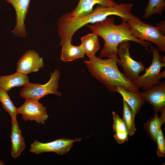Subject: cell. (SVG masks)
<instances>
[{
	"label": "cell",
	"instance_id": "26",
	"mask_svg": "<svg viewBox=\"0 0 165 165\" xmlns=\"http://www.w3.org/2000/svg\"><path fill=\"white\" fill-rule=\"evenodd\" d=\"M4 165V163L2 160H0V165Z\"/></svg>",
	"mask_w": 165,
	"mask_h": 165
},
{
	"label": "cell",
	"instance_id": "1",
	"mask_svg": "<svg viewBox=\"0 0 165 165\" xmlns=\"http://www.w3.org/2000/svg\"><path fill=\"white\" fill-rule=\"evenodd\" d=\"M114 20V17H108L101 21L86 25L91 31L101 37L104 41V46L99 53V57L118 58V46L125 41L138 43L151 52L149 47L152 44L148 41L140 40L133 36L127 20H122L119 25L115 24Z\"/></svg>",
	"mask_w": 165,
	"mask_h": 165
},
{
	"label": "cell",
	"instance_id": "11",
	"mask_svg": "<svg viewBox=\"0 0 165 165\" xmlns=\"http://www.w3.org/2000/svg\"><path fill=\"white\" fill-rule=\"evenodd\" d=\"M14 8L16 12V23L12 33L21 38L27 36L24 21L28 14L30 0H6Z\"/></svg>",
	"mask_w": 165,
	"mask_h": 165
},
{
	"label": "cell",
	"instance_id": "5",
	"mask_svg": "<svg viewBox=\"0 0 165 165\" xmlns=\"http://www.w3.org/2000/svg\"><path fill=\"white\" fill-rule=\"evenodd\" d=\"M150 49L153 54L152 64L145 70L144 74L139 75L134 82L138 88H142L144 90L158 84L162 78L165 77V71L160 72L161 69L165 66V56H161L157 48L152 45Z\"/></svg>",
	"mask_w": 165,
	"mask_h": 165
},
{
	"label": "cell",
	"instance_id": "17",
	"mask_svg": "<svg viewBox=\"0 0 165 165\" xmlns=\"http://www.w3.org/2000/svg\"><path fill=\"white\" fill-rule=\"evenodd\" d=\"M72 38L69 37L62 46L61 59L62 61H71L84 57L85 54L80 45L75 46L72 44Z\"/></svg>",
	"mask_w": 165,
	"mask_h": 165
},
{
	"label": "cell",
	"instance_id": "19",
	"mask_svg": "<svg viewBox=\"0 0 165 165\" xmlns=\"http://www.w3.org/2000/svg\"><path fill=\"white\" fill-rule=\"evenodd\" d=\"M161 116L159 117L155 113L154 117L151 118L144 124V128L151 139L156 142V135L160 128L165 122V107L160 111Z\"/></svg>",
	"mask_w": 165,
	"mask_h": 165
},
{
	"label": "cell",
	"instance_id": "9",
	"mask_svg": "<svg viewBox=\"0 0 165 165\" xmlns=\"http://www.w3.org/2000/svg\"><path fill=\"white\" fill-rule=\"evenodd\" d=\"M17 110L18 114H21L25 121H35L44 124L49 117L46 108L37 100L26 99L20 107L17 108Z\"/></svg>",
	"mask_w": 165,
	"mask_h": 165
},
{
	"label": "cell",
	"instance_id": "14",
	"mask_svg": "<svg viewBox=\"0 0 165 165\" xmlns=\"http://www.w3.org/2000/svg\"><path fill=\"white\" fill-rule=\"evenodd\" d=\"M117 3L113 0H79L76 7L70 13L72 16L80 17L86 16L93 11V7L96 4L105 7L113 6Z\"/></svg>",
	"mask_w": 165,
	"mask_h": 165
},
{
	"label": "cell",
	"instance_id": "18",
	"mask_svg": "<svg viewBox=\"0 0 165 165\" xmlns=\"http://www.w3.org/2000/svg\"><path fill=\"white\" fill-rule=\"evenodd\" d=\"M80 45L84 54L90 58L95 54L100 48L98 36L94 32L87 34L81 38Z\"/></svg>",
	"mask_w": 165,
	"mask_h": 165
},
{
	"label": "cell",
	"instance_id": "15",
	"mask_svg": "<svg viewBox=\"0 0 165 165\" xmlns=\"http://www.w3.org/2000/svg\"><path fill=\"white\" fill-rule=\"evenodd\" d=\"M10 135L11 143V155L15 159L19 156L26 148L24 139L21 134L17 120L12 121Z\"/></svg>",
	"mask_w": 165,
	"mask_h": 165
},
{
	"label": "cell",
	"instance_id": "16",
	"mask_svg": "<svg viewBox=\"0 0 165 165\" xmlns=\"http://www.w3.org/2000/svg\"><path fill=\"white\" fill-rule=\"evenodd\" d=\"M29 82L27 75L17 72L10 75L0 76V87L8 91L15 87L24 86Z\"/></svg>",
	"mask_w": 165,
	"mask_h": 165
},
{
	"label": "cell",
	"instance_id": "23",
	"mask_svg": "<svg viewBox=\"0 0 165 165\" xmlns=\"http://www.w3.org/2000/svg\"><path fill=\"white\" fill-rule=\"evenodd\" d=\"M123 117L122 119L126 126L128 135L132 136L134 135L135 132L137 130L135 127V117L131 108L127 103L124 100H123Z\"/></svg>",
	"mask_w": 165,
	"mask_h": 165
},
{
	"label": "cell",
	"instance_id": "24",
	"mask_svg": "<svg viewBox=\"0 0 165 165\" xmlns=\"http://www.w3.org/2000/svg\"><path fill=\"white\" fill-rule=\"evenodd\" d=\"M156 142L157 145L156 154L159 157L165 156V140L161 127L160 128L156 135Z\"/></svg>",
	"mask_w": 165,
	"mask_h": 165
},
{
	"label": "cell",
	"instance_id": "10",
	"mask_svg": "<svg viewBox=\"0 0 165 165\" xmlns=\"http://www.w3.org/2000/svg\"><path fill=\"white\" fill-rule=\"evenodd\" d=\"M44 66L43 58L35 50H29L19 59L17 63L16 72L27 75L37 72Z\"/></svg>",
	"mask_w": 165,
	"mask_h": 165
},
{
	"label": "cell",
	"instance_id": "6",
	"mask_svg": "<svg viewBox=\"0 0 165 165\" xmlns=\"http://www.w3.org/2000/svg\"><path fill=\"white\" fill-rule=\"evenodd\" d=\"M60 74V71L55 69L50 73L49 81L44 84L29 82L21 90L20 93V96L25 99H30L38 101L49 94L61 96L62 94L57 90Z\"/></svg>",
	"mask_w": 165,
	"mask_h": 165
},
{
	"label": "cell",
	"instance_id": "7",
	"mask_svg": "<svg viewBox=\"0 0 165 165\" xmlns=\"http://www.w3.org/2000/svg\"><path fill=\"white\" fill-rule=\"evenodd\" d=\"M129 41L120 43L118 46L117 55L119 57L118 64L121 65L124 70L123 74L127 78L134 82L146 68L141 61L139 62L133 60L130 53V43Z\"/></svg>",
	"mask_w": 165,
	"mask_h": 165
},
{
	"label": "cell",
	"instance_id": "8",
	"mask_svg": "<svg viewBox=\"0 0 165 165\" xmlns=\"http://www.w3.org/2000/svg\"><path fill=\"white\" fill-rule=\"evenodd\" d=\"M81 138L74 140L61 138L48 143H42L35 140L31 145L30 152L36 154L48 152H55L63 155L67 153L75 142L82 140Z\"/></svg>",
	"mask_w": 165,
	"mask_h": 165
},
{
	"label": "cell",
	"instance_id": "22",
	"mask_svg": "<svg viewBox=\"0 0 165 165\" xmlns=\"http://www.w3.org/2000/svg\"><path fill=\"white\" fill-rule=\"evenodd\" d=\"M165 9L164 0H149L143 18L147 19L154 14L161 15Z\"/></svg>",
	"mask_w": 165,
	"mask_h": 165
},
{
	"label": "cell",
	"instance_id": "20",
	"mask_svg": "<svg viewBox=\"0 0 165 165\" xmlns=\"http://www.w3.org/2000/svg\"><path fill=\"white\" fill-rule=\"evenodd\" d=\"M113 123L114 137L117 143L122 144L128 140V133L126 126L123 119L115 112H112Z\"/></svg>",
	"mask_w": 165,
	"mask_h": 165
},
{
	"label": "cell",
	"instance_id": "12",
	"mask_svg": "<svg viewBox=\"0 0 165 165\" xmlns=\"http://www.w3.org/2000/svg\"><path fill=\"white\" fill-rule=\"evenodd\" d=\"M142 92L145 100L152 106L155 113L160 112L165 107V82H160Z\"/></svg>",
	"mask_w": 165,
	"mask_h": 165
},
{
	"label": "cell",
	"instance_id": "25",
	"mask_svg": "<svg viewBox=\"0 0 165 165\" xmlns=\"http://www.w3.org/2000/svg\"><path fill=\"white\" fill-rule=\"evenodd\" d=\"M161 33L165 36V21H161L159 23H157L156 26Z\"/></svg>",
	"mask_w": 165,
	"mask_h": 165
},
{
	"label": "cell",
	"instance_id": "3",
	"mask_svg": "<svg viewBox=\"0 0 165 165\" xmlns=\"http://www.w3.org/2000/svg\"><path fill=\"white\" fill-rule=\"evenodd\" d=\"M124 13L123 6L117 4L109 7L98 5L91 13L82 17H74L69 13L62 14L58 18L57 22V32L60 38V46H62L69 37L72 38L77 31L85 25L101 21L111 15L122 18Z\"/></svg>",
	"mask_w": 165,
	"mask_h": 165
},
{
	"label": "cell",
	"instance_id": "21",
	"mask_svg": "<svg viewBox=\"0 0 165 165\" xmlns=\"http://www.w3.org/2000/svg\"><path fill=\"white\" fill-rule=\"evenodd\" d=\"M0 102L6 112L10 115L12 122L16 120L18 114L16 108L8 94V91L0 87Z\"/></svg>",
	"mask_w": 165,
	"mask_h": 165
},
{
	"label": "cell",
	"instance_id": "2",
	"mask_svg": "<svg viewBox=\"0 0 165 165\" xmlns=\"http://www.w3.org/2000/svg\"><path fill=\"white\" fill-rule=\"evenodd\" d=\"M119 62L118 57L103 59L95 55L88 61H84L88 71L92 76L110 91L116 92L118 86L130 91L138 90L134 82L127 78L119 71L117 65Z\"/></svg>",
	"mask_w": 165,
	"mask_h": 165
},
{
	"label": "cell",
	"instance_id": "4",
	"mask_svg": "<svg viewBox=\"0 0 165 165\" xmlns=\"http://www.w3.org/2000/svg\"><path fill=\"white\" fill-rule=\"evenodd\" d=\"M127 21L133 36L140 40L152 42L160 51H165V36L156 26L142 21L134 15Z\"/></svg>",
	"mask_w": 165,
	"mask_h": 165
},
{
	"label": "cell",
	"instance_id": "13",
	"mask_svg": "<svg viewBox=\"0 0 165 165\" xmlns=\"http://www.w3.org/2000/svg\"><path fill=\"white\" fill-rule=\"evenodd\" d=\"M116 92L122 95L123 100L130 107L133 115L135 117L145 102L142 92L138 90L129 91L121 86L117 87Z\"/></svg>",
	"mask_w": 165,
	"mask_h": 165
}]
</instances>
